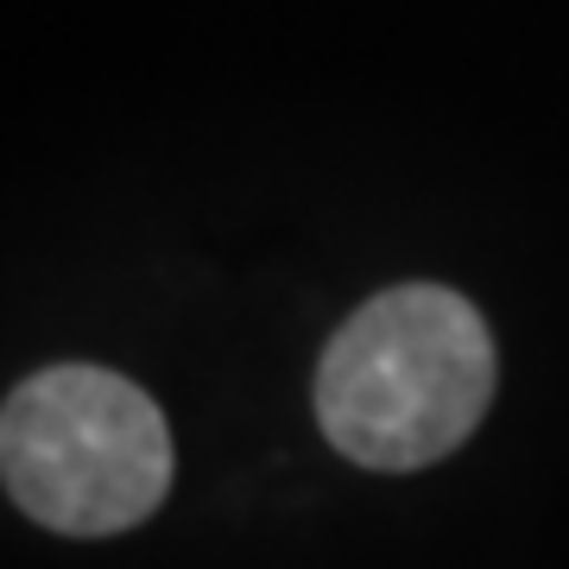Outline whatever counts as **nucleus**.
<instances>
[{
	"label": "nucleus",
	"mask_w": 569,
	"mask_h": 569,
	"mask_svg": "<svg viewBox=\"0 0 569 569\" xmlns=\"http://www.w3.org/2000/svg\"><path fill=\"white\" fill-rule=\"evenodd\" d=\"M493 399V336L443 284L367 298L323 348L317 425L361 468H425L481 425Z\"/></svg>",
	"instance_id": "obj_1"
},
{
	"label": "nucleus",
	"mask_w": 569,
	"mask_h": 569,
	"mask_svg": "<svg viewBox=\"0 0 569 569\" xmlns=\"http://www.w3.org/2000/svg\"><path fill=\"white\" fill-rule=\"evenodd\" d=\"M0 475L26 519L70 538L140 526L171 488V430L108 367H44L0 418Z\"/></svg>",
	"instance_id": "obj_2"
}]
</instances>
